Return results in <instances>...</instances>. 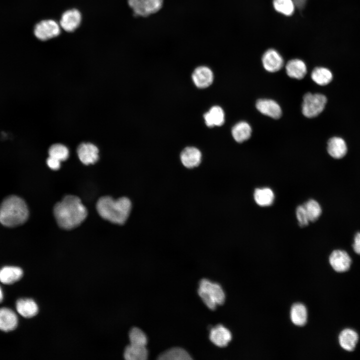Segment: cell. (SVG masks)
Returning a JSON list of instances; mask_svg holds the SVG:
<instances>
[{"label":"cell","mask_w":360,"mask_h":360,"mask_svg":"<svg viewBox=\"0 0 360 360\" xmlns=\"http://www.w3.org/2000/svg\"><path fill=\"white\" fill-rule=\"evenodd\" d=\"M54 213L58 224L69 230L79 226L86 218L88 212L76 196H66L55 205Z\"/></svg>","instance_id":"1"},{"label":"cell","mask_w":360,"mask_h":360,"mask_svg":"<svg viewBox=\"0 0 360 360\" xmlns=\"http://www.w3.org/2000/svg\"><path fill=\"white\" fill-rule=\"evenodd\" d=\"M131 208V202L126 197L114 200L110 196H102L96 203V210L101 217L118 224L126 222Z\"/></svg>","instance_id":"2"},{"label":"cell","mask_w":360,"mask_h":360,"mask_svg":"<svg viewBox=\"0 0 360 360\" xmlns=\"http://www.w3.org/2000/svg\"><path fill=\"white\" fill-rule=\"evenodd\" d=\"M28 214L24 200L16 196H10L6 197L0 206V223L6 227L16 226L28 220Z\"/></svg>","instance_id":"3"},{"label":"cell","mask_w":360,"mask_h":360,"mask_svg":"<svg viewBox=\"0 0 360 360\" xmlns=\"http://www.w3.org/2000/svg\"><path fill=\"white\" fill-rule=\"evenodd\" d=\"M198 293L211 310H215L217 305L222 304L225 300V294L220 285L206 278L200 281Z\"/></svg>","instance_id":"4"},{"label":"cell","mask_w":360,"mask_h":360,"mask_svg":"<svg viewBox=\"0 0 360 360\" xmlns=\"http://www.w3.org/2000/svg\"><path fill=\"white\" fill-rule=\"evenodd\" d=\"M326 102L327 98L324 94L308 92L303 97L302 113L308 118L316 117L322 112Z\"/></svg>","instance_id":"5"},{"label":"cell","mask_w":360,"mask_h":360,"mask_svg":"<svg viewBox=\"0 0 360 360\" xmlns=\"http://www.w3.org/2000/svg\"><path fill=\"white\" fill-rule=\"evenodd\" d=\"M34 32L38 40H46L58 36L60 32V26L53 20H42L36 24Z\"/></svg>","instance_id":"6"},{"label":"cell","mask_w":360,"mask_h":360,"mask_svg":"<svg viewBox=\"0 0 360 360\" xmlns=\"http://www.w3.org/2000/svg\"><path fill=\"white\" fill-rule=\"evenodd\" d=\"M329 262L333 269L339 272L347 271L350 268L352 260L348 254L344 250H334L330 256Z\"/></svg>","instance_id":"7"},{"label":"cell","mask_w":360,"mask_h":360,"mask_svg":"<svg viewBox=\"0 0 360 360\" xmlns=\"http://www.w3.org/2000/svg\"><path fill=\"white\" fill-rule=\"evenodd\" d=\"M82 15L80 12L76 8L65 11L62 14L60 21V26L65 31L72 32L80 25Z\"/></svg>","instance_id":"8"},{"label":"cell","mask_w":360,"mask_h":360,"mask_svg":"<svg viewBox=\"0 0 360 360\" xmlns=\"http://www.w3.org/2000/svg\"><path fill=\"white\" fill-rule=\"evenodd\" d=\"M209 338L214 344L222 348L228 346L232 340V334L228 329L218 324L211 328Z\"/></svg>","instance_id":"9"},{"label":"cell","mask_w":360,"mask_h":360,"mask_svg":"<svg viewBox=\"0 0 360 360\" xmlns=\"http://www.w3.org/2000/svg\"><path fill=\"white\" fill-rule=\"evenodd\" d=\"M264 68L268 72H274L280 70L284 65V60L274 49L268 50L262 56Z\"/></svg>","instance_id":"10"},{"label":"cell","mask_w":360,"mask_h":360,"mask_svg":"<svg viewBox=\"0 0 360 360\" xmlns=\"http://www.w3.org/2000/svg\"><path fill=\"white\" fill-rule=\"evenodd\" d=\"M77 154L80 160L84 164H93L98 159V150L92 143L80 144L78 147Z\"/></svg>","instance_id":"11"},{"label":"cell","mask_w":360,"mask_h":360,"mask_svg":"<svg viewBox=\"0 0 360 360\" xmlns=\"http://www.w3.org/2000/svg\"><path fill=\"white\" fill-rule=\"evenodd\" d=\"M256 106L260 112L274 119H278L282 116L280 106L274 100L260 99L257 100Z\"/></svg>","instance_id":"12"},{"label":"cell","mask_w":360,"mask_h":360,"mask_svg":"<svg viewBox=\"0 0 360 360\" xmlns=\"http://www.w3.org/2000/svg\"><path fill=\"white\" fill-rule=\"evenodd\" d=\"M192 78L197 87L206 88L212 84L214 75L209 68L206 66H200L194 70Z\"/></svg>","instance_id":"13"},{"label":"cell","mask_w":360,"mask_h":360,"mask_svg":"<svg viewBox=\"0 0 360 360\" xmlns=\"http://www.w3.org/2000/svg\"><path fill=\"white\" fill-rule=\"evenodd\" d=\"M180 158L182 164L192 168L198 166L201 162L202 154L196 148L186 147L182 152Z\"/></svg>","instance_id":"14"},{"label":"cell","mask_w":360,"mask_h":360,"mask_svg":"<svg viewBox=\"0 0 360 360\" xmlns=\"http://www.w3.org/2000/svg\"><path fill=\"white\" fill-rule=\"evenodd\" d=\"M18 318L16 314L6 308H0V330L8 332L16 328Z\"/></svg>","instance_id":"15"},{"label":"cell","mask_w":360,"mask_h":360,"mask_svg":"<svg viewBox=\"0 0 360 360\" xmlns=\"http://www.w3.org/2000/svg\"><path fill=\"white\" fill-rule=\"evenodd\" d=\"M327 150L333 158L340 159L347 152V146L344 140L340 137L330 138L328 142Z\"/></svg>","instance_id":"16"},{"label":"cell","mask_w":360,"mask_h":360,"mask_svg":"<svg viewBox=\"0 0 360 360\" xmlns=\"http://www.w3.org/2000/svg\"><path fill=\"white\" fill-rule=\"evenodd\" d=\"M18 312L26 318H30L38 312V308L36 303L32 299L20 298L16 302Z\"/></svg>","instance_id":"17"},{"label":"cell","mask_w":360,"mask_h":360,"mask_svg":"<svg viewBox=\"0 0 360 360\" xmlns=\"http://www.w3.org/2000/svg\"><path fill=\"white\" fill-rule=\"evenodd\" d=\"M23 276V270L19 267L6 266L0 269V282L6 284H12Z\"/></svg>","instance_id":"18"},{"label":"cell","mask_w":360,"mask_h":360,"mask_svg":"<svg viewBox=\"0 0 360 360\" xmlns=\"http://www.w3.org/2000/svg\"><path fill=\"white\" fill-rule=\"evenodd\" d=\"M358 340V334L350 328H346L342 330L338 336V341L341 347L349 352L354 350Z\"/></svg>","instance_id":"19"},{"label":"cell","mask_w":360,"mask_h":360,"mask_svg":"<svg viewBox=\"0 0 360 360\" xmlns=\"http://www.w3.org/2000/svg\"><path fill=\"white\" fill-rule=\"evenodd\" d=\"M286 70L288 76L298 80L303 78L307 72L305 63L299 59L289 60L286 66Z\"/></svg>","instance_id":"20"},{"label":"cell","mask_w":360,"mask_h":360,"mask_svg":"<svg viewBox=\"0 0 360 360\" xmlns=\"http://www.w3.org/2000/svg\"><path fill=\"white\" fill-rule=\"evenodd\" d=\"M206 124L209 127L220 126L224 122V114L219 106H214L204 116Z\"/></svg>","instance_id":"21"},{"label":"cell","mask_w":360,"mask_h":360,"mask_svg":"<svg viewBox=\"0 0 360 360\" xmlns=\"http://www.w3.org/2000/svg\"><path fill=\"white\" fill-rule=\"evenodd\" d=\"M254 198L258 206H268L273 203L274 195L273 191L270 188H257L254 191Z\"/></svg>","instance_id":"22"},{"label":"cell","mask_w":360,"mask_h":360,"mask_svg":"<svg viewBox=\"0 0 360 360\" xmlns=\"http://www.w3.org/2000/svg\"><path fill=\"white\" fill-rule=\"evenodd\" d=\"M252 128L246 122H240L236 124L232 130V134L234 140L241 143L248 140L251 136Z\"/></svg>","instance_id":"23"},{"label":"cell","mask_w":360,"mask_h":360,"mask_svg":"<svg viewBox=\"0 0 360 360\" xmlns=\"http://www.w3.org/2000/svg\"><path fill=\"white\" fill-rule=\"evenodd\" d=\"M290 317L292 322L296 326H304L308 318L306 307L300 303L294 304L290 310Z\"/></svg>","instance_id":"24"},{"label":"cell","mask_w":360,"mask_h":360,"mask_svg":"<svg viewBox=\"0 0 360 360\" xmlns=\"http://www.w3.org/2000/svg\"><path fill=\"white\" fill-rule=\"evenodd\" d=\"M148 356V350L146 346L130 344L124 350V358L127 360H146Z\"/></svg>","instance_id":"25"},{"label":"cell","mask_w":360,"mask_h":360,"mask_svg":"<svg viewBox=\"0 0 360 360\" xmlns=\"http://www.w3.org/2000/svg\"><path fill=\"white\" fill-rule=\"evenodd\" d=\"M158 359L160 360H189L190 356L184 348L178 347L172 348L160 354Z\"/></svg>","instance_id":"26"},{"label":"cell","mask_w":360,"mask_h":360,"mask_svg":"<svg viewBox=\"0 0 360 360\" xmlns=\"http://www.w3.org/2000/svg\"><path fill=\"white\" fill-rule=\"evenodd\" d=\"M311 78L318 84L324 86L332 81V74L331 72L326 68L317 67L312 70Z\"/></svg>","instance_id":"27"},{"label":"cell","mask_w":360,"mask_h":360,"mask_svg":"<svg viewBox=\"0 0 360 360\" xmlns=\"http://www.w3.org/2000/svg\"><path fill=\"white\" fill-rule=\"evenodd\" d=\"M307 213L310 222L316 221L320 216L322 210L319 203L312 199L310 200L303 204Z\"/></svg>","instance_id":"28"},{"label":"cell","mask_w":360,"mask_h":360,"mask_svg":"<svg viewBox=\"0 0 360 360\" xmlns=\"http://www.w3.org/2000/svg\"><path fill=\"white\" fill-rule=\"evenodd\" d=\"M273 6L278 12L286 16L292 14L296 6L293 0H273Z\"/></svg>","instance_id":"29"},{"label":"cell","mask_w":360,"mask_h":360,"mask_svg":"<svg viewBox=\"0 0 360 360\" xmlns=\"http://www.w3.org/2000/svg\"><path fill=\"white\" fill-rule=\"evenodd\" d=\"M130 344L139 346H146L148 338L144 332L138 328H132L129 332Z\"/></svg>","instance_id":"30"},{"label":"cell","mask_w":360,"mask_h":360,"mask_svg":"<svg viewBox=\"0 0 360 360\" xmlns=\"http://www.w3.org/2000/svg\"><path fill=\"white\" fill-rule=\"evenodd\" d=\"M50 156L55 158L60 161L66 160L68 157V148L64 145L56 144L52 145L48 150Z\"/></svg>","instance_id":"31"},{"label":"cell","mask_w":360,"mask_h":360,"mask_svg":"<svg viewBox=\"0 0 360 360\" xmlns=\"http://www.w3.org/2000/svg\"><path fill=\"white\" fill-rule=\"evenodd\" d=\"M146 16L158 12L162 8L164 0H144Z\"/></svg>","instance_id":"32"},{"label":"cell","mask_w":360,"mask_h":360,"mask_svg":"<svg viewBox=\"0 0 360 360\" xmlns=\"http://www.w3.org/2000/svg\"><path fill=\"white\" fill-rule=\"evenodd\" d=\"M128 2L136 16H146L144 0H128Z\"/></svg>","instance_id":"33"},{"label":"cell","mask_w":360,"mask_h":360,"mask_svg":"<svg viewBox=\"0 0 360 360\" xmlns=\"http://www.w3.org/2000/svg\"><path fill=\"white\" fill-rule=\"evenodd\" d=\"M296 213L300 226L304 227L308 224L310 220L303 204L298 206L296 208Z\"/></svg>","instance_id":"34"},{"label":"cell","mask_w":360,"mask_h":360,"mask_svg":"<svg viewBox=\"0 0 360 360\" xmlns=\"http://www.w3.org/2000/svg\"><path fill=\"white\" fill-rule=\"evenodd\" d=\"M60 161L51 156H49L46 160L48 166L53 170H57L60 166Z\"/></svg>","instance_id":"35"},{"label":"cell","mask_w":360,"mask_h":360,"mask_svg":"<svg viewBox=\"0 0 360 360\" xmlns=\"http://www.w3.org/2000/svg\"><path fill=\"white\" fill-rule=\"evenodd\" d=\"M352 247L354 252L360 254V232H358L355 235Z\"/></svg>","instance_id":"36"},{"label":"cell","mask_w":360,"mask_h":360,"mask_svg":"<svg viewBox=\"0 0 360 360\" xmlns=\"http://www.w3.org/2000/svg\"><path fill=\"white\" fill-rule=\"evenodd\" d=\"M295 6L299 10L304 8L307 0H293Z\"/></svg>","instance_id":"37"},{"label":"cell","mask_w":360,"mask_h":360,"mask_svg":"<svg viewBox=\"0 0 360 360\" xmlns=\"http://www.w3.org/2000/svg\"><path fill=\"white\" fill-rule=\"evenodd\" d=\"M4 294L0 286V303L3 300Z\"/></svg>","instance_id":"38"}]
</instances>
